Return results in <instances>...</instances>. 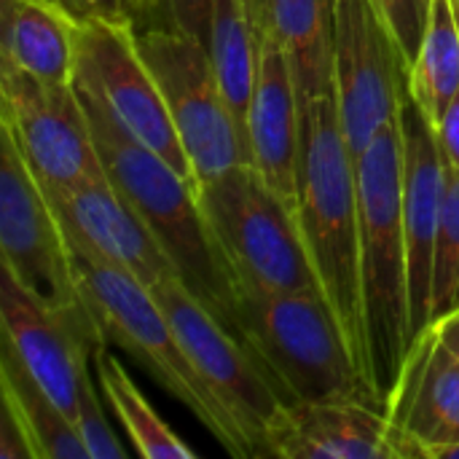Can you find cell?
<instances>
[{
  "instance_id": "d6a6232c",
  "label": "cell",
  "mask_w": 459,
  "mask_h": 459,
  "mask_svg": "<svg viewBox=\"0 0 459 459\" xmlns=\"http://www.w3.org/2000/svg\"><path fill=\"white\" fill-rule=\"evenodd\" d=\"M51 3H56L59 8H65L73 19H78V22H83V19H89V16H100V11H97V0H51Z\"/></svg>"
},
{
  "instance_id": "9a60e30c",
  "label": "cell",
  "mask_w": 459,
  "mask_h": 459,
  "mask_svg": "<svg viewBox=\"0 0 459 459\" xmlns=\"http://www.w3.org/2000/svg\"><path fill=\"white\" fill-rule=\"evenodd\" d=\"M393 459H438L459 444V363L428 328L387 401Z\"/></svg>"
},
{
  "instance_id": "83f0119b",
  "label": "cell",
  "mask_w": 459,
  "mask_h": 459,
  "mask_svg": "<svg viewBox=\"0 0 459 459\" xmlns=\"http://www.w3.org/2000/svg\"><path fill=\"white\" fill-rule=\"evenodd\" d=\"M215 0H153L148 16L134 27H169L196 38L204 48L210 46Z\"/></svg>"
},
{
  "instance_id": "4dcf8cb0",
  "label": "cell",
  "mask_w": 459,
  "mask_h": 459,
  "mask_svg": "<svg viewBox=\"0 0 459 459\" xmlns=\"http://www.w3.org/2000/svg\"><path fill=\"white\" fill-rule=\"evenodd\" d=\"M151 5H153V0H97L100 16L118 19V22H134V24H140L148 16Z\"/></svg>"
},
{
  "instance_id": "8992f818",
  "label": "cell",
  "mask_w": 459,
  "mask_h": 459,
  "mask_svg": "<svg viewBox=\"0 0 459 459\" xmlns=\"http://www.w3.org/2000/svg\"><path fill=\"white\" fill-rule=\"evenodd\" d=\"M196 199L234 285L264 293H325L296 212L253 164L199 183Z\"/></svg>"
},
{
  "instance_id": "d4e9b609",
  "label": "cell",
  "mask_w": 459,
  "mask_h": 459,
  "mask_svg": "<svg viewBox=\"0 0 459 459\" xmlns=\"http://www.w3.org/2000/svg\"><path fill=\"white\" fill-rule=\"evenodd\" d=\"M459 309V169H449L433 255V323Z\"/></svg>"
},
{
  "instance_id": "5bb4252c",
  "label": "cell",
  "mask_w": 459,
  "mask_h": 459,
  "mask_svg": "<svg viewBox=\"0 0 459 459\" xmlns=\"http://www.w3.org/2000/svg\"><path fill=\"white\" fill-rule=\"evenodd\" d=\"M398 124L403 140V226L409 245L411 328L414 339H420L433 325V255L449 167L441 156L436 126L411 89H406L401 100Z\"/></svg>"
},
{
  "instance_id": "4316f807",
  "label": "cell",
  "mask_w": 459,
  "mask_h": 459,
  "mask_svg": "<svg viewBox=\"0 0 459 459\" xmlns=\"http://www.w3.org/2000/svg\"><path fill=\"white\" fill-rule=\"evenodd\" d=\"M371 3L379 11V16L387 22V27L393 30L411 70L420 54V46L425 40L428 24H430L433 0H371Z\"/></svg>"
},
{
  "instance_id": "d6986e66",
  "label": "cell",
  "mask_w": 459,
  "mask_h": 459,
  "mask_svg": "<svg viewBox=\"0 0 459 459\" xmlns=\"http://www.w3.org/2000/svg\"><path fill=\"white\" fill-rule=\"evenodd\" d=\"M0 13V59L40 81L73 83L78 19L51 0H3Z\"/></svg>"
},
{
  "instance_id": "277c9868",
  "label": "cell",
  "mask_w": 459,
  "mask_h": 459,
  "mask_svg": "<svg viewBox=\"0 0 459 459\" xmlns=\"http://www.w3.org/2000/svg\"><path fill=\"white\" fill-rule=\"evenodd\" d=\"M234 309L237 336L285 403L366 401L385 409L325 293H264L237 285Z\"/></svg>"
},
{
  "instance_id": "30bf717a",
  "label": "cell",
  "mask_w": 459,
  "mask_h": 459,
  "mask_svg": "<svg viewBox=\"0 0 459 459\" xmlns=\"http://www.w3.org/2000/svg\"><path fill=\"white\" fill-rule=\"evenodd\" d=\"M0 124L40 188H73L105 175L75 83L40 81L0 59Z\"/></svg>"
},
{
  "instance_id": "9c48e42d",
  "label": "cell",
  "mask_w": 459,
  "mask_h": 459,
  "mask_svg": "<svg viewBox=\"0 0 459 459\" xmlns=\"http://www.w3.org/2000/svg\"><path fill=\"white\" fill-rule=\"evenodd\" d=\"M151 293L169 317L188 360L237 425L250 459L269 457V438L288 403L255 355L183 285L180 277L159 282Z\"/></svg>"
},
{
  "instance_id": "e0dca14e",
  "label": "cell",
  "mask_w": 459,
  "mask_h": 459,
  "mask_svg": "<svg viewBox=\"0 0 459 459\" xmlns=\"http://www.w3.org/2000/svg\"><path fill=\"white\" fill-rule=\"evenodd\" d=\"M250 164L264 183L296 212L301 167V97L290 62L272 32L264 38L258 83L247 116Z\"/></svg>"
},
{
  "instance_id": "6da1fadb",
  "label": "cell",
  "mask_w": 459,
  "mask_h": 459,
  "mask_svg": "<svg viewBox=\"0 0 459 459\" xmlns=\"http://www.w3.org/2000/svg\"><path fill=\"white\" fill-rule=\"evenodd\" d=\"M75 86L81 91L108 180L118 188L126 204L140 215L156 242L172 258L183 285L229 331L237 333V285L204 221L196 186L156 151L134 140L91 89L81 83Z\"/></svg>"
},
{
  "instance_id": "f546056e",
  "label": "cell",
  "mask_w": 459,
  "mask_h": 459,
  "mask_svg": "<svg viewBox=\"0 0 459 459\" xmlns=\"http://www.w3.org/2000/svg\"><path fill=\"white\" fill-rule=\"evenodd\" d=\"M0 459H32V449H30L22 428L5 409H3V420H0Z\"/></svg>"
},
{
  "instance_id": "2e32d148",
  "label": "cell",
  "mask_w": 459,
  "mask_h": 459,
  "mask_svg": "<svg viewBox=\"0 0 459 459\" xmlns=\"http://www.w3.org/2000/svg\"><path fill=\"white\" fill-rule=\"evenodd\" d=\"M0 323L3 342L75 425L81 382L91 371V355L100 347L73 320L32 299L5 269L0 280Z\"/></svg>"
},
{
  "instance_id": "44dd1931",
  "label": "cell",
  "mask_w": 459,
  "mask_h": 459,
  "mask_svg": "<svg viewBox=\"0 0 459 459\" xmlns=\"http://www.w3.org/2000/svg\"><path fill=\"white\" fill-rule=\"evenodd\" d=\"M0 393L3 409L22 428L32 459H89L73 420L32 379L5 342L0 352Z\"/></svg>"
},
{
  "instance_id": "5b68a950",
  "label": "cell",
  "mask_w": 459,
  "mask_h": 459,
  "mask_svg": "<svg viewBox=\"0 0 459 459\" xmlns=\"http://www.w3.org/2000/svg\"><path fill=\"white\" fill-rule=\"evenodd\" d=\"M67 247L78 290L91 309L105 342L132 352L159 379V385L215 436V441L231 457L250 459L237 425L188 360L169 317L164 315L151 288L70 239Z\"/></svg>"
},
{
  "instance_id": "1f68e13d",
  "label": "cell",
  "mask_w": 459,
  "mask_h": 459,
  "mask_svg": "<svg viewBox=\"0 0 459 459\" xmlns=\"http://www.w3.org/2000/svg\"><path fill=\"white\" fill-rule=\"evenodd\" d=\"M430 328H433V333L438 336V342L455 355V360L459 363V309L444 315V317H438Z\"/></svg>"
},
{
  "instance_id": "ffe728a7",
  "label": "cell",
  "mask_w": 459,
  "mask_h": 459,
  "mask_svg": "<svg viewBox=\"0 0 459 459\" xmlns=\"http://www.w3.org/2000/svg\"><path fill=\"white\" fill-rule=\"evenodd\" d=\"M336 0H269V32L282 46L301 102L333 83Z\"/></svg>"
},
{
  "instance_id": "7a4b0ae2",
  "label": "cell",
  "mask_w": 459,
  "mask_h": 459,
  "mask_svg": "<svg viewBox=\"0 0 459 459\" xmlns=\"http://www.w3.org/2000/svg\"><path fill=\"white\" fill-rule=\"evenodd\" d=\"M360 196V307L366 333V379L387 401L417 344L411 328L409 245L403 226V140L393 121L358 159Z\"/></svg>"
},
{
  "instance_id": "ba28073f",
  "label": "cell",
  "mask_w": 459,
  "mask_h": 459,
  "mask_svg": "<svg viewBox=\"0 0 459 459\" xmlns=\"http://www.w3.org/2000/svg\"><path fill=\"white\" fill-rule=\"evenodd\" d=\"M134 43L153 73L196 186L239 164H250V145L221 91L210 51L169 27H134Z\"/></svg>"
},
{
  "instance_id": "f1b7e54d",
  "label": "cell",
  "mask_w": 459,
  "mask_h": 459,
  "mask_svg": "<svg viewBox=\"0 0 459 459\" xmlns=\"http://www.w3.org/2000/svg\"><path fill=\"white\" fill-rule=\"evenodd\" d=\"M433 126H436V140H438L446 167L459 169V91Z\"/></svg>"
},
{
  "instance_id": "8fae6325",
  "label": "cell",
  "mask_w": 459,
  "mask_h": 459,
  "mask_svg": "<svg viewBox=\"0 0 459 459\" xmlns=\"http://www.w3.org/2000/svg\"><path fill=\"white\" fill-rule=\"evenodd\" d=\"M409 62L371 0H336L333 94L355 161L401 116Z\"/></svg>"
},
{
  "instance_id": "836d02e7",
  "label": "cell",
  "mask_w": 459,
  "mask_h": 459,
  "mask_svg": "<svg viewBox=\"0 0 459 459\" xmlns=\"http://www.w3.org/2000/svg\"><path fill=\"white\" fill-rule=\"evenodd\" d=\"M245 3H247V11L253 16V24L261 32V38H266V32H269V0H245Z\"/></svg>"
},
{
  "instance_id": "ac0fdd59",
  "label": "cell",
  "mask_w": 459,
  "mask_h": 459,
  "mask_svg": "<svg viewBox=\"0 0 459 459\" xmlns=\"http://www.w3.org/2000/svg\"><path fill=\"white\" fill-rule=\"evenodd\" d=\"M269 457L393 459L387 411L366 401L288 403L269 438Z\"/></svg>"
},
{
  "instance_id": "cb8c5ba5",
  "label": "cell",
  "mask_w": 459,
  "mask_h": 459,
  "mask_svg": "<svg viewBox=\"0 0 459 459\" xmlns=\"http://www.w3.org/2000/svg\"><path fill=\"white\" fill-rule=\"evenodd\" d=\"M409 89L436 124L459 91V24L452 0H433L430 24L409 70Z\"/></svg>"
},
{
  "instance_id": "e575fe53",
  "label": "cell",
  "mask_w": 459,
  "mask_h": 459,
  "mask_svg": "<svg viewBox=\"0 0 459 459\" xmlns=\"http://www.w3.org/2000/svg\"><path fill=\"white\" fill-rule=\"evenodd\" d=\"M452 5H455V13H457V24H459V0H452Z\"/></svg>"
},
{
  "instance_id": "484cf974",
  "label": "cell",
  "mask_w": 459,
  "mask_h": 459,
  "mask_svg": "<svg viewBox=\"0 0 459 459\" xmlns=\"http://www.w3.org/2000/svg\"><path fill=\"white\" fill-rule=\"evenodd\" d=\"M94 366L86 371L81 382V395H78V411H75V430L86 446L89 459H126V449L118 444L116 433L110 430L97 387H94Z\"/></svg>"
},
{
  "instance_id": "3957f363",
  "label": "cell",
  "mask_w": 459,
  "mask_h": 459,
  "mask_svg": "<svg viewBox=\"0 0 459 459\" xmlns=\"http://www.w3.org/2000/svg\"><path fill=\"white\" fill-rule=\"evenodd\" d=\"M312 266L366 374L360 307V196L358 161L347 145L333 83L301 102V167L296 210Z\"/></svg>"
},
{
  "instance_id": "7402d4cb",
  "label": "cell",
  "mask_w": 459,
  "mask_h": 459,
  "mask_svg": "<svg viewBox=\"0 0 459 459\" xmlns=\"http://www.w3.org/2000/svg\"><path fill=\"white\" fill-rule=\"evenodd\" d=\"M210 59L229 102L234 121L247 137V116L258 83L264 38L253 24L245 0H215L212 32H210ZM250 145V143H247Z\"/></svg>"
},
{
  "instance_id": "7c38bea8",
  "label": "cell",
  "mask_w": 459,
  "mask_h": 459,
  "mask_svg": "<svg viewBox=\"0 0 459 459\" xmlns=\"http://www.w3.org/2000/svg\"><path fill=\"white\" fill-rule=\"evenodd\" d=\"M75 83L91 89L116 121L196 186L161 89L134 43V24L108 16L78 22Z\"/></svg>"
},
{
  "instance_id": "52a82bcc",
  "label": "cell",
  "mask_w": 459,
  "mask_h": 459,
  "mask_svg": "<svg viewBox=\"0 0 459 459\" xmlns=\"http://www.w3.org/2000/svg\"><path fill=\"white\" fill-rule=\"evenodd\" d=\"M0 250L3 269L32 299L73 320L97 347L108 344L78 290L62 223L5 129L0 134Z\"/></svg>"
},
{
  "instance_id": "4fadbf2b",
  "label": "cell",
  "mask_w": 459,
  "mask_h": 459,
  "mask_svg": "<svg viewBox=\"0 0 459 459\" xmlns=\"http://www.w3.org/2000/svg\"><path fill=\"white\" fill-rule=\"evenodd\" d=\"M40 191L56 212L70 242L137 277L148 288L178 277L172 258L164 253L140 215L126 204L118 188L108 180V175L83 180L73 188Z\"/></svg>"
},
{
  "instance_id": "603a6c76",
  "label": "cell",
  "mask_w": 459,
  "mask_h": 459,
  "mask_svg": "<svg viewBox=\"0 0 459 459\" xmlns=\"http://www.w3.org/2000/svg\"><path fill=\"white\" fill-rule=\"evenodd\" d=\"M94 363V377L108 395L116 417L126 428L137 455L148 459H191L196 457L191 446H186L164 422L161 417L151 409L145 395L137 390V385L129 379L126 368L121 366L118 358L108 352V347H100L91 355Z\"/></svg>"
}]
</instances>
